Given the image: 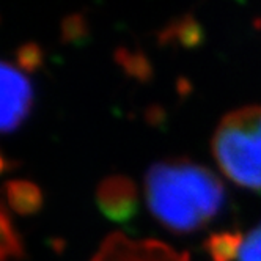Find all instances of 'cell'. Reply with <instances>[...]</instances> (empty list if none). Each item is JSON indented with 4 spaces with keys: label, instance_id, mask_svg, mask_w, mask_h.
I'll list each match as a JSON object with an SVG mask.
<instances>
[{
    "label": "cell",
    "instance_id": "cell-7",
    "mask_svg": "<svg viewBox=\"0 0 261 261\" xmlns=\"http://www.w3.org/2000/svg\"><path fill=\"white\" fill-rule=\"evenodd\" d=\"M244 238L238 230H223L210 234L203 242V250L211 261H233L239 256Z\"/></svg>",
    "mask_w": 261,
    "mask_h": 261
},
{
    "label": "cell",
    "instance_id": "cell-6",
    "mask_svg": "<svg viewBox=\"0 0 261 261\" xmlns=\"http://www.w3.org/2000/svg\"><path fill=\"white\" fill-rule=\"evenodd\" d=\"M158 40L161 44L176 43L186 49H192L201 44L203 30L192 14H184L164 27L158 35Z\"/></svg>",
    "mask_w": 261,
    "mask_h": 261
},
{
    "label": "cell",
    "instance_id": "cell-13",
    "mask_svg": "<svg viewBox=\"0 0 261 261\" xmlns=\"http://www.w3.org/2000/svg\"><path fill=\"white\" fill-rule=\"evenodd\" d=\"M239 261H261V223L244 238Z\"/></svg>",
    "mask_w": 261,
    "mask_h": 261
},
{
    "label": "cell",
    "instance_id": "cell-3",
    "mask_svg": "<svg viewBox=\"0 0 261 261\" xmlns=\"http://www.w3.org/2000/svg\"><path fill=\"white\" fill-rule=\"evenodd\" d=\"M0 88H2L0 127L4 134H11L16 133L30 115L33 107V88L24 74L7 62L0 66Z\"/></svg>",
    "mask_w": 261,
    "mask_h": 261
},
{
    "label": "cell",
    "instance_id": "cell-12",
    "mask_svg": "<svg viewBox=\"0 0 261 261\" xmlns=\"http://www.w3.org/2000/svg\"><path fill=\"white\" fill-rule=\"evenodd\" d=\"M43 49L40 47V44L33 41L24 43L16 50V63L25 72H35L36 69H40L43 65Z\"/></svg>",
    "mask_w": 261,
    "mask_h": 261
},
{
    "label": "cell",
    "instance_id": "cell-8",
    "mask_svg": "<svg viewBox=\"0 0 261 261\" xmlns=\"http://www.w3.org/2000/svg\"><path fill=\"white\" fill-rule=\"evenodd\" d=\"M107 244H109V242H107ZM109 247H110V244H109ZM121 247H123L124 256H117L118 261H142V253H143L142 244H139V246L129 244V241H124L121 238ZM112 252H114V249H112ZM114 255H115V252H114ZM184 255L181 256V255L172 252L170 249H167L165 246L154 244V242L151 241V244H146L145 261H188V256H184ZM95 261H107V259L101 255Z\"/></svg>",
    "mask_w": 261,
    "mask_h": 261
},
{
    "label": "cell",
    "instance_id": "cell-1",
    "mask_svg": "<svg viewBox=\"0 0 261 261\" xmlns=\"http://www.w3.org/2000/svg\"><path fill=\"white\" fill-rule=\"evenodd\" d=\"M148 210L173 233H192L208 223L225 204V188L206 167L188 159L153 164L145 175Z\"/></svg>",
    "mask_w": 261,
    "mask_h": 261
},
{
    "label": "cell",
    "instance_id": "cell-5",
    "mask_svg": "<svg viewBox=\"0 0 261 261\" xmlns=\"http://www.w3.org/2000/svg\"><path fill=\"white\" fill-rule=\"evenodd\" d=\"M8 206L13 213L22 217L38 214L43 210L44 195L38 184L29 179H10L4 186Z\"/></svg>",
    "mask_w": 261,
    "mask_h": 261
},
{
    "label": "cell",
    "instance_id": "cell-10",
    "mask_svg": "<svg viewBox=\"0 0 261 261\" xmlns=\"http://www.w3.org/2000/svg\"><path fill=\"white\" fill-rule=\"evenodd\" d=\"M114 59L118 66L123 68L126 76L137 79L139 82H148L153 77V68L148 62L146 55L140 50H129L124 47H118L114 52Z\"/></svg>",
    "mask_w": 261,
    "mask_h": 261
},
{
    "label": "cell",
    "instance_id": "cell-9",
    "mask_svg": "<svg viewBox=\"0 0 261 261\" xmlns=\"http://www.w3.org/2000/svg\"><path fill=\"white\" fill-rule=\"evenodd\" d=\"M0 228H2V247H0L2 261H24L25 259L24 242H22L21 234L17 233L5 204H2Z\"/></svg>",
    "mask_w": 261,
    "mask_h": 261
},
{
    "label": "cell",
    "instance_id": "cell-2",
    "mask_svg": "<svg viewBox=\"0 0 261 261\" xmlns=\"http://www.w3.org/2000/svg\"><path fill=\"white\" fill-rule=\"evenodd\" d=\"M213 153L228 179L261 192V106H246L223 117L213 137Z\"/></svg>",
    "mask_w": 261,
    "mask_h": 261
},
{
    "label": "cell",
    "instance_id": "cell-14",
    "mask_svg": "<svg viewBox=\"0 0 261 261\" xmlns=\"http://www.w3.org/2000/svg\"><path fill=\"white\" fill-rule=\"evenodd\" d=\"M146 117H148V121H150L151 124H156L158 121H162L164 120V112L159 107H151L150 110H148Z\"/></svg>",
    "mask_w": 261,
    "mask_h": 261
},
{
    "label": "cell",
    "instance_id": "cell-4",
    "mask_svg": "<svg viewBox=\"0 0 261 261\" xmlns=\"http://www.w3.org/2000/svg\"><path fill=\"white\" fill-rule=\"evenodd\" d=\"M95 197L102 216L112 222L126 223L139 213V189L124 175H110L101 179Z\"/></svg>",
    "mask_w": 261,
    "mask_h": 261
},
{
    "label": "cell",
    "instance_id": "cell-11",
    "mask_svg": "<svg viewBox=\"0 0 261 261\" xmlns=\"http://www.w3.org/2000/svg\"><path fill=\"white\" fill-rule=\"evenodd\" d=\"M88 27L85 17L81 13H71L65 16L60 24V40L65 44H77L87 40Z\"/></svg>",
    "mask_w": 261,
    "mask_h": 261
}]
</instances>
